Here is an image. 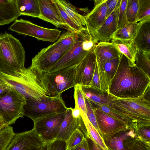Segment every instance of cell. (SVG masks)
Masks as SVG:
<instances>
[{"label":"cell","instance_id":"15","mask_svg":"<svg viewBox=\"0 0 150 150\" xmlns=\"http://www.w3.org/2000/svg\"><path fill=\"white\" fill-rule=\"evenodd\" d=\"M45 144L33 128L16 133L5 150H25L32 146H42Z\"/></svg>","mask_w":150,"mask_h":150},{"label":"cell","instance_id":"21","mask_svg":"<svg viewBox=\"0 0 150 150\" xmlns=\"http://www.w3.org/2000/svg\"><path fill=\"white\" fill-rule=\"evenodd\" d=\"M77 129L76 119L72 115L71 108H67L55 140H62L66 141Z\"/></svg>","mask_w":150,"mask_h":150},{"label":"cell","instance_id":"33","mask_svg":"<svg viewBox=\"0 0 150 150\" xmlns=\"http://www.w3.org/2000/svg\"><path fill=\"white\" fill-rule=\"evenodd\" d=\"M124 146V150H150V142L143 140L136 135L127 139Z\"/></svg>","mask_w":150,"mask_h":150},{"label":"cell","instance_id":"19","mask_svg":"<svg viewBox=\"0 0 150 150\" xmlns=\"http://www.w3.org/2000/svg\"><path fill=\"white\" fill-rule=\"evenodd\" d=\"M138 28L133 39L137 51H150V20L138 22Z\"/></svg>","mask_w":150,"mask_h":150},{"label":"cell","instance_id":"43","mask_svg":"<svg viewBox=\"0 0 150 150\" xmlns=\"http://www.w3.org/2000/svg\"><path fill=\"white\" fill-rule=\"evenodd\" d=\"M150 126L138 127L135 130L136 136L147 142H150Z\"/></svg>","mask_w":150,"mask_h":150},{"label":"cell","instance_id":"49","mask_svg":"<svg viewBox=\"0 0 150 150\" xmlns=\"http://www.w3.org/2000/svg\"><path fill=\"white\" fill-rule=\"evenodd\" d=\"M86 138L90 150H104L96 143L89 134Z\"/></svg>","mask_w":150,"mask_h":150},{"label":"cell","instance_id":"46","mask_svg":"<svg viewBox=\"0 0 150 150\" xmlns=\"http://www.w3.org/2000/svg\"><path fill=\"white\" fill-rule=\"evenodd\" d=\"M76 119L77 124V129H78L85 137H87L88 135L87 131L81 115Z\"/></svg>","mask_w":150,"mask_h":150},{"label":"cell","instance_id":"6","mask_svg":"<svg viewBox=\"0 0 150 150\" xmlns=\"http://www.w3.org/2000/svg\"><path fill=\"white\" fill-rule=\"evenodd\" d=\"M61 94L47 96L38 100H26V103L23 107L24 115L34 122L47 115L66 112L67 108Z\"/></svg>","mask_w":150,"mask_h":150},{"label":"cell","instance_id":"41","mask_svg":"<svg viewBox=\"0 0 150 150\" xmlns=\"http://www.w3.org/2000/svg\"><path fill=\"white\" fill-rule=\"evenodd\" d=\"M85 137L78 129H76L66 141L67 150L71 149L79 144Z\"/></svg>","mask_w":150,"mask_h":150},{"label":"cell","instance_id":"51","mask_svg":"<svg viewBox=\"0 0 150 150\" xmlns=\"http://www.w3.org/2000/svg\"><path fill=\"white\" fill-rule=\"evenodd\" d=\"M44 145L40 146H32L28 148L25 150H43V147Z\"/></svg>","mask_w":150,"mask_h":150},{"label":"cell","instance_id":"24","mask_svg":"<svg viewBox=\"0 0 150 150\" xmlns=\"http://www.w3.org/2000/svg\"><path fill=\"white\" fill-rule=\"evenodd\" d=\"M111 41L112 45L120 53L124 55L135 64V58L137 51L134 45L133 40L113 38Z\"/></svg>","mask_w":150,"mask_h":150},{"label":"cell","instance_id":"31","mask_svg":"<svg viewBox=\"0 0 150 150\" xmlns=\"http://www.w3.org/2000/svg\"><path fill=\"white\" fill-rule=\"evenodd\" d=\"M81 115L86 127L88 134L100 147L104 150H109L103 138L88 120L86 115L81 112Z\"/></svg>","mask_w":150,"mask_h":150},{"label":"cell","instance_id":"28","mask_svg":"<svg viewBox=\"0 0 150 150\" xmlns=\"http://www.w3.org/2000/svg\"><path fill=\"white\" fill-rule=\"evenodd\" d=\"M138 22H128L115 33L113 38H117L125 40L133 39L139 26Z\"/></svg>","mask_w":150,"mask_h":150},{"label":"cell","instance_id":"3","mask_svg":"<svg viewBox=\"0 0 150 150\" xmlns=\"http://www.w3.org/2000/svg\"><path fill=\"white\" fill-rule=\"evenodd\" d=\"M108 106L128 118L138 127L150 126V88L141 97L116 98L110 102Z\"/></svg>","mask_w":150,"mask_h":150},{"label":"cell","instance_id":"1","mask_svg":"<svg viewBox=\"0 0 150 150\" xmlns=\"http://www.w3.org/2000/svg\"><path fill=\"white\" fill-rule=\"evenodd\" d=\"M150 77L121 54L109 93L118 98H134L143 96L150 88Z\"/></svg>","mask_w":150,"mask_h":150},{"label":"cell","instance_id":"18","mask_svg":"<svg viewBox=\"0 0 150 150\" xmlns=\"http://www.w3.org/2000/svg\"><path fill=\"white\" fill-rule=\"evenodd\" d=\"M94 51L97 66L100 67H104L107 61L121 54L109 42H99L96 46Z\"/></svg>","mask_w":150,"mask_h":150},{"label":"cell","instance_id":"30","mask_svg":"<svg viewBox=\"0 0 150 150\" xmlns=\"http://www.w3.org/2000/svg\"><path fill=\"white\" fill-rule=\"evenodd\" d=\"M79 38L78 34L68 30L60 35L54 42L66 52L71 48Z\"/></svg>","mask_w":150,"mask_h":150},{"label":"cell","instance_id":"26","mask_svg":"<svg viewBox=\"0 0 150 150\" xmlns=\"http://www.w3.org/2000/svg\"><path fill=\"white\" fill-rule=\"evenodd\" d=\"M63 22L64 28L69 31L79 35L86 30V27L76 24L68 16L58 1L52 0Z\"/></svg>","mask_w":150,"mask_h":150},{"label":"cell","instance_id":"25","mask_svg":"<svg viewBox=\"0 0 150 150\" xmlns=\"http://www.w3.org/2000/svg\"><path fill=\"white\" fill-rule=\"evenodd\" d=\"M16 8L20 15L38 18L40 15L38 0H15Z\"/></svg>","mask_w":150,"mask_h":150},{"label":"cell","instance_id":"40","mask_svg":"<svg viewBox=\"0 0 150 150\" xmlns=\"http://www.w3.org/2000/svg\"><path fill=\"white\" fill-rule=\"evenodd\" d=\"M85 100L87 117L93 126L98 132L100 136L103 138L102 134L99 129L98 124L93 105L88 99L85 97Z\"/></svg>","mask_w":150,"mask_h":150},{"label":"cell","instance_id":"45","mask_svg":"<svg viewBox=\"0 0 150 150\" xmlns=\"http://www.w3.org/2000/svg\"><path fill=\"white\" fill-rule=\"evenodd\" d=\"M120 0H106L107 11L105 19L109 17L115 9Z\"/></svg>","mask_w":150,"mask_h":150},{"label":"cell","instance_id":"38","mask_svg":"<svg viewBox=\"0 0 150 150\" xmlns=\"http://www.w3.org/2000/svg\"><path fill=\"white\" fill-rule=\"evenodd\" d=\"M138 5V0H128L127 16L128 22H136Z\"/></svg>","mask_w":150,"mask_h":150},{"label":"cell","instance_id":"42","mask_svg":"<svg viewBox=\"0 0 150 150\" xmlns=\"http://www.w3.org/2000/svg\"><path fill=\"white\" fill-rule=\"evenodd\" d=\"M43 150H67L66 141L56 140L43 146Z\"/></svg>","mask_w":150,"mask_h":150},{"label":"cell","instance_id":"13","mask_svg":"<svg viewBox=\"0 0 150 150\" xmlns=\"http://www.w3.org/2000/svg\"><path fill=\"white\" fill-rule=\"evenodd\" d=\"M106 1V0H94V7L85 16L87 30L91 36L96 39V32L105 19L107 11Z\"/></svg>","mask_w":150,"mask_h":150},{"label":"cell","instance_id":"27","mask_svg":"<svg viewBox=\"0 0 150 150\" xmlns=\"http://www.w3.org/2000/svg\"><path fill=\"white\" fill-rule=\"evenodd\" d=\"M93 107L101 110L125 124L131 129L135 130L138 126L128 118L110 108L108 105L91 102Z\"/></svg>","mask_w":150,"mask_h":150},{"label":"cell","instance_id":"22","mask_svg":"<svg viewBox=\"0 0 150 150\" xmlns=\"http://www.w3.org/2000/svg\"><path fill=\"white\" fill-rule=\"evenodd\" d=\"M135 130L128 129L103 138L109 150H124L125 141L129 138L135 136Z\"/></svg>","mask_w":150,"mask_h":150},{"label":"cell","instance_id":"2","mask_svg":"<svg viewBox=\"0 0 150 150\" xmlns=\"http://www.w3.org/2000/svg\"><path fill=\"white\" fill-rule=\"evenodd\" d=\"M25 52L20 40L11 34H0V72L17 76L24 70Z\"/></svg>","mask_w":150,"mask_h":150},{"label":"cell","instance_id":"34","mask_svg":"<svg viewBox=\"0 0 150 150\" xmlns=\"http://www.w3.org/2000/svg\"><path fill=\"white\" fill-rule=\"evenodd\" d=\"M12 127L8 125L0 130V149L5 150L15 135Z\"/></svg>","mask_w":150,"mask_h":150},{"label":"cell","instance_id":"29","mask_svg":"<svg viewBox=\"0 0 150 150\" xmlns=\"http://www.w3.org/2000/svg\"><path fill=\"white\" fill-rule=\"evenodd\" d=\"M60 5L70 18L77 25L86 26L85 16L79 13L76 8L66 0H57Z\"/></svg>","mask_w":150,"mask_h":150},{"label":"cell","instance_id":"5","mask_svg":"<svg viewBox=\"0 0 150 150\" xmlns=\"http://www.w3.org/2000/svg\"><path fill=\"white\" fill-rule=\"evenodd\" d=\"M77 66L66 67L50 73L39 74L44 88L50 96L62 94L73 88L76 82Z\"/></svg>","mask_w":150,"mask_h":150},{"label":"cell","instance_id":"48","mask_svg":"<svg viewBox=\"0 0 150 150\" xmlns=\"http://www.w3.org/2000/svg\"><path fill=\"white\" fill-rule=\"evenodd\" d=\"M67 150H90V149L86 138L84 137L79 144L72 149Z\"/></svg>","mask_w":150,"mask_h":150},{"label":"cell","instance_id":"16","mask_svg":"<svg viewBox=\"0 0 150 150\" xmlns=\"http://www.w3.org/2000/svg\"><path fill=\"white\" fill-rule=\"evenodd\" d=\"M120 0L115 9L96 30L95 36L99 42H108L112 40L113 35L117 29L118 12Z\"/></svg>","mask_w":150,"mask_h":150},{"label":"cell","instance_id":"17","mask_svg":"<svg viewBox=\"0 0 150 150\" xmlns=\"http://www.w3.org/2000/svg\"><path fill=\"white\" fill-rule=\"evenodd\" d=\"M38 0L40 10L38 18L52 23L57 27L64 28V23L52 0Z\"/></svg>","mask_w":150,"mask_h":150},{"label":"cell","instance_id":"11","mask_svg":"<svg viewBox=\"0 0 150 150\" xmlns=\"http://www.w3.org/2000/svg\"><path fill=\"white\" fill-rule=\"evenodd\" d=\"M79 36V38L71 48L45 73H51L66 67L77 66L79 64L88 52L83 49L82 39L80 35Z\"/></svg>","mask_w":150,"mask_h":150},{"label":"cell","instance_id":"14","mask_svg":"<svg viewBox=\"0 0 150 150\" xmlns=\"http://www.w3.org/2000/svg\"><path fill=\"white\" fill-rule=\"evenodd\" d=\"M94 49L89 52L77 66L76 82L81 86H88L92 79L96 64Z\"/></svg>","mask_w":150,"mask_h":150},{"label":"cell","instance_id":"53","mask_svg":"<svg viewBox=\"0 0 150 150\" xmlns=\"http://www.w3.org/2000/svg\"><path fill=\"white\" fill-rule=\"evenodd\" d=\"M0 150H1V149H0Z\"/></svg>","mask_w":150,"mask_h":150},{"label":"cell","instance_id":"20","mask_svg":"<svg viewBox=\"0 0 150 150\" xmlns=\"http://www.w3.org/2000/svg\"><path fill=\"white\" fill-rule=\"evenodd\" d=\"M20 16L15 0H0V25L9 24Z\"/></svg>","mask_w":150,"mask_h":150},{"label":"cell","instance_id":"10","mask_svg":"<svg viewBox=\"0 0 150 150\" xmlns=\"http://www.w3.org/2000/svg\"><path fill=\"white\" fill-rule=\"evenodd\" d=\"M66 53L54 42L41 49L32 59L30 67L39 74L46 73Z\"/></svg>","mask_w":150,"mask_h":150},{"label":"cell","instance_id":"32","mask_svg":"<svg viewBox=\"0 0 150 150\" xmlns=\"http://www.w3.org/2000/svg\"><path fill=\"white\" fill-rule=\"evenodd\" d=\"M134 64L150 77V51H137Z\"/></svg>","mask_w":150,"mask_h":150},{"label":"cell","instance_id":"7","mask_svg":"<svg viewBox=\"0 0 150 150\" xmlns=\"http://www.w3.org/2000/svg\"><path fill=\"white\" fill-rule=\"evenodd\" d=\"M12 88L8 93L0 98V116L8 125L23 117V107L26 103L25 98Z\"/></svg>","mask_w":150,"mask_h":150},{"label":"cell","instance_id":"12","mask_svg":"<svg viewBox=\"0 0 150 150\" xmlns=\"http://www.w3.org/2000/svg\"><path fill=\"white\" fill-rule=\"evenodd\" d=\"M93 108L103 137L110 136L119 132L131 129L123 123L101 110Z\"/></svg>","mask_w":150,"mask_h":150},{"label":"cell","instance_id":"50","mask_svg":"<svg viewBox=\"0 0 150 150\" xmlns=\"http://www.w3.org/2000/svg\"><path fill=\"white\" fill-rule=\"evenodd\" d=\"M72 114L73 116L75 118H77L81 115V111L78 108L75 107L74 108H71Z\"/></svg>","mask_w":150,"mask_h":150},{"label":"cell","instance_id":"44","mask_svg":"<svg viewBox=\"0 0 150 150\" xmlns=\"http://www.w3.org/2000/svg\"><path fill=\"white\" fill-rule=\"evenodd\" d=\"M88 86L95 89L101 90L100 81L96 62L92 79L90 84Z\"/></svg>","mask_w":150,"mask_h":150},{"label":"cell","instance_id":"23","mask_svg":"<svg viewBox=\"0 0 150 150\" xmlns=\"http://www.w3.org/2000/svg\"><path fill=\"white\" fill-rule=\"evenodd\" d=\"M85 98L91 102L108 105L110 102L116 98L108 93L92 88L89 86H81Z\"/></svg>","mask_w":150,"mask_h":150},{"label":"cell","instance_id":"36","mask_svg":"<svg viewBox=\"0 0 150 150\" xmlns=\"http://www.w3.org/2000/svg\"><path fill=\"white\" fill-rule=\"evenodd\" d=\"M120 56L109 59L105 64L104 66L105 72L107 82L110 86L111 81L116 72Z\"/></svg>","mask_w":150,"mask_h":150},{"label":"cell","instance_id":"9","mask_svg":"<svg viewBox=\"0 0 150 150\" xmlns=\"http://www.w3.org/2000/svg\"><path fill=\"white\" fill-rule=\"evenodd\" d=\"M66 112L50 115L33 122V128L46 144L55 140Z\"/></svg>","mask_w":150,"mask_h":150},{"label":"cell","instance_id":"8","mask_svg":"<svg viewBox=\"0 0 150 150\" xmlns=\"http://www.w3.org/2000/svg\"><path fill=\"white\" fill-rule=\"evenodd\" d=\"M9 29L19 34L30 36L38 40L52 42L58 40L62 32L57 29L44 28L21 18L15 20Z\"/></svg>","mask_w":150,"mask_h":150},{"label":"cell","instance_id":"47","mask_svg":"<svg viewBox=\"0 0 150 150\" xmlns=\"http://www.w3.org/2000/svg\"><path fill=\"white\" fill-rule=\"evenodd\" d=\"M12 88L0 78V98L6 94Z\"/></svg>","mask_w":150,"mask_h":150},{"label":"cell","instance_id":"39","mask_svg":"<svg viewBox=\"0 0 150 150\" xmlns=\"http://www.w3.org/2000/svg\"><path fill=\"white\" fill-rule=\"evenodd\" d=\"M128 0H120L118 12L117 29L128 23L127 16V7Z\"/></svg>","mask_w":150,"mask_h":150},{"label":"cell","instance_id":"35","mask_svg":"<svg viewBox=\"0 0 150 150\" xmlns=\"http://www.w3.org/2000/svg\"><path fill=\"white\" fill-rule=\"evenodd\" d=\"M136 22L150 20V0H138Z\"/></svg>","mask_w":150,"mask_h":150},{"label":"cell","instance_id":"37","mask_svg":"<svg viewBox=\"0 0 150 150\" xmlns=\"http://www.w3.org/2000/svg\"><path fill=\"white\" fill-rule=\"evenodd\" d=\"M74 97L75 107L78 108L81 112L86 115V108L85 96L82 91L81 86L77 84L74 87Z\"/></svg>","mask_w":150,"mask_h":150},{"label":"cell","instance_id":"4","mask_svg":"<svg viewBox=\"0 0 150 150\" xmlns=\"http://www.w3.org/2000/svg\"><path fill=\"white\" fill-rule=\"evenodd\" d=\"M0 78L26 100H38L50 96L43 86L39 74L30 67L25 68L17 76L0 72Z\"/></svg>","mask_w":150,"mask_h":150},{"label":"cell","instance_id":"52","mask_svg":"<svg viewBox=\"0 0 150 150\" xmlns=\"http://www.w3.org/2000/svg\"><path fill=\"white\" fill-rule=\"evenodd\" d=\"M8 126L4 121L2 117L0 116V130Z\"/></svg>","mask_w":150,"mask_h":150}]
</instances>
